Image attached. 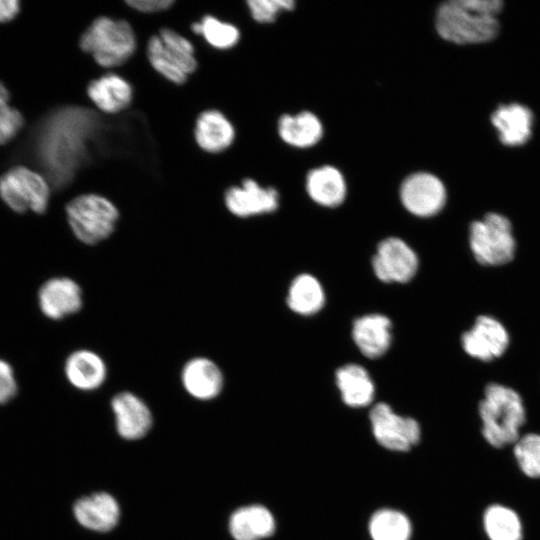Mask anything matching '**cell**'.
<instances>
[{
    "label": "cell",
    "instance_id": "1",
    "mask_svg": "<svg viewBox=\"0 0 540 540\" xmlns=\"http://www.w3.org/2000/svg\"><path fill=\"white\" fill-rule=\"evenodd\" d=\"M500 0H450L436 12L435 27L444 40L456 44L484 43L498 33Z\"/></svg>",
    "mask_w": 540,
    "mask_h": 540
},
{
    "label": "cell",
    "instance_id": "2",
    "mask_svg": "<svg viewBox=\"0 0 540 540\" xmlns=\"http://www.w3.org/2000/svg\"><path fill=\"white\" fill-rule=\"evenodd\" d=\"M482 435L495 448H503L519 439L525 422V408L520 395L513 389L491 383L479 404Z\"/></svg>",
    "mask_w": 540,
    "mask_h": 540
},
{
    "label": "cell",
    "instance_id": "3",
    "mask_svg": "<svg viewBox=\"0 0 540 540\" xmlns=\"http://www.w3.org/2000/svg\"><path fill=\"white\" fill-rule=\"evenodd\" d=\"M79 45L84 52L92 55L98 65L113 68L132 57L137 41L133 28L126 20L100 16L83 32Z\"/></svg>",
    "mask_w": 540,
    "mask_h": 540
},
{
    "label": "cell",
    "instance_id": "4",
    "mask_svg": "<svg viewBox=\"0 0 540 540\" xmlns=\"http://www.w3.org/2000/svg\"><path fill=\"white\" fill-rule=\"evenodd\" d=\"M66 213L73 234L86 245H96L109 238L119 219L117 207L94 193L73 198L66 206Z\"/></svg>",
    "mask_w": 540,
    "mask_h": 540
},
{
    "label": "cell",
    "instance_id": "5",
    "mask_svg": "<svg viewBox=\"0 0 540 540\" xmlns=\"http://www.w3.org/2000/svg\"><path fill=\"white\" fill-rule=\"evenodd\" d=\"M470 246L477 261L483 265H503L514 257L515 240L509 220L489 213L470 226Z\"/></svg>",
    "mask_w": 540,
    "mask_h": 540
},
{
    "label": "cell",
    "instance_id": "6",
    "mask_svg": "<svg viewBox=\"0 0 540 540\" xmlns=\"http://www.w3.org/2000/svg\"><path fill=\"white\" fill-rule=\"evenodd\" d=\"M49 194L45 179L26 167H15L0 177V196L16 212L44 213Z\"/></svg>",
    "mask_w": 540,
    "mask_h": 540
},
{
    "label": "cell",
    "instance_id": "7",
    "mask_svg": "<svg viewBox=\"0 0 540 540\" xmlns=\"http://www.w3.org/2000/svg\"><path fill=\"white\" fill-rule=\"evenodd\" d=\"M370 421L375 439L389 450L407 451L420 439L418 422L394 413L386 403H378L371 409Z\"/></svg>",
    "mask_w": 540,
    "mask_h": 540
},
{
    "label": "cell",
    "instance_id": "8",
    "mask_svg": "<svg viewBox=\"0 0 540 540\" xmlns=\"http://www.w3.org/2000/svg\"><path fill=\"white\" fill-rule=\"evenodd\" d=\"M399 195L404 208L419 217L437 214L446 201L444 184L428 172L408 175L401 183Z\"/></svg>",
    "mask_w": 540,
    "mask_h": 540
},
{
    "label": "cell",
    "instance_id": "9",
    "mask_svg": "<svg viewBox=\"0 0 540 540\" xmlns=\"http://www.w3.org/2000/svg\"><path fill=\"white\" fill-rule=\"evenodd\" d=\"M372 267L379 280L404 283L416 274L418 258L405 241L389 237L379 243Z\"/></svg>",
    "mask_w": 540,
    "mask_h": 540
},
{
    "label": "cell",
    "instance_id": "10",
    "mask_svg": "<svg viewBox=\"0 0 540 540\" xmlns=\"http://www.w3.org/2000/svg\"><path fill=\"white\" fill-rule=\"evenodd\" d=\"M224 203L231 214L246 218L275 211L279 194L273 187H262L254 179L246 178L241 185L225 191Z\"/></svg>",
    "mask_w": 540,
    "mask_h": 540
},
{
    "label": "cell",
    "instance_id": "11",
    "mask_svg": "<svg viewBox=\"0 0 540 540\" xmlns=\"http://www.w3.org/2000/svg\"><path fill=\"white\" fill-rule=\"evenodd\" d=\"M38 302L46 317L61 320L80 311L83 306L82 290L71 278H51L41 286Z\"/></svg>",
    "mask_w": 540,
    "mask_h": 540
},
{
    "label": "cell",
    "instance_id": "12",
    "mask_svg": "<svg viewBox=\"0 0 540 540\" xmlns=\"http://www.w3.org/2000/svg\"><path fill=\"white\" fill-rule=\"evenodd\" d=\"M508 342L509 337L505 328L488 316L478 317L472 329L462 336V345L466 353L483 361L501 356Z\"/></svg>",
    "mask_w": 540,
    "mask_h": 540
},
{
    "label": "cell",
    "instance_id": "13",
    "mask_svg": "<svg viewBox=\"0 0 540 540\" xmlns=\"http://www.w3.org/2000/svg\"><path fill=\"white\" fill-rule=\"evenodd\" d=\"M111 408L121 437L136 440L145 436L151 428V411L135 394L128 391L116 394L111 400Z\"/></svg>",
    "mask_w": 540,
    "mask_h": 540
},
{
    "label": "cell",
    "instance_id": "14",
    "mask_svg": "<svg viewBox=\"0 0 540 540\" xmlns=\"http://www.w3.org/2000/svg\"><path fill=\"white\" fill-rule=\"evenodd\" d=\"M181 382L186 392L198 400H212L222 391L223 373L220 367L206 357L188 360L181 371Z\"/></svg>",
    "mask_w": 540,
    "mask_h": 540
},
{
    "label": "cell",
    "instance_id": "15",
    "mask_svg": "<svg viewBox=\"0 0 540 540\" xmlns=\"http://www.w3.org/2000/svg\"><path fill=\"white\" fill-rule=\"evenodd\" d=\"M73 512L83 527L97 532L113 529L120 516L116 499L104 492L82 497L74 504Z\"/></svg>",
    "mask_w": 540,
    "mask_h": 540
},
{
    "label": "cell",
    "instance_id": "16",
    "mask_svg": "<svg viewBox=\"0 0 540 540\" xmlns=\"http://www.w3.org/2000/svg\"><path fill=\"white\" fill-rule=\"evenodd\" d=\"M87 95L94 105L108 114L126 109L133 99V88L122 76L107 73L90 81Z\"/></svg>",
    "mask_w": 540,
    "mask_h": 540
},
{
    "label": "cell",
    "instance_id": "17",
    "mask_svg": "<svg viewBox=\"0 0 540 540\" xmlns=\"http://www.w3.org/2000/svg\"><path fill=\"white\" fill-rule=\"evenodd\" d=\"M65 375L72 386L82 391H93L107 378V365L96 352L80 349L71 353L64 366Z\"/></svg>",
    "mask_w": 540,
    "mask_h": 540
},
{
    "label": "cell",
    "instance_id": "18",
    "mask_svg": "<svg viewBox=\"0 0 540 540\" xmlns=\"http://www.w3.org/2000/svg\"><path fill=\"white\" fill-rule=\"evenodd\" d=\"M391 321L381 314L357 318L352 327V337L361 353L368 358L382 356L391 344Z\"/></svg>",
    "mask_w": 540,
    "mask_h": 540
},
{
    "label": "cell",
    "instance_id": "19",
    "mask_svg": "<svg viewBox=\"0 0 540 540\" xmlns=\"http://www.w3.org/2000/svg\"><path fill=\"white\" fill-rule=\"evenodd\" d=\"M194 137L197 145L208 153L226 150L235 139V129L230 120L219 110L201 112L196 119Z\"/></svg>",
    "mask_w": 540,
    "mask_h": 540
},
{
    "label": "cell",
    "instance_id": "20",
    "mask_svg": "<svg viewBox=\"0 0 540 540\" xmlns=\"http://www.w3.org/2000/svg\"><path fill=\"white\" fill-rule=\"evenodd\" d=\"M305 186L307 194L315 203L329 208L342 204L347 194L344 175L331 165L310 170L306 176Z\"/></svg>",
    "mask_w": 540,
    "mask_h": 540
},
{
    "label": "cell",
    "instance_id": "21",
    "mask_svg": "<svg viewBox=\"0 0 540 540\" xmlns=\"http://www.w3.org/2000/svg\"><path fill=\"white\" fill-rule=\"evenodd\" d=\"M491 121L505 145H522L531 136L532 113L523 105L517 103L501 105L493 112Z\"/></svg>",
    "mask_w": 540,
    "mask_h": 540
},
{
    "label": "cell",
    "instance_id": "22",
    "mask_svg": "<svg viewBox=\"0 0 540 540\" xmlns=\"http://www.w3.org/2000/svg\"><path fill=\"white\" fill-rule=\"evenodd\" d=\"M275 519L262 505H249L234 511L229 520V531L235 540H261L275 531Z\"/></svg>",
    "mask_w": 540,
    "mask_h": 540
},
{
    "label": "cell",
    "instance_id": "23",
    "mask_svg": "<svg viewBox=\"0 0 540 540\" xmlns=\"http://www.w3.org/2000/svg\"><path fill=\"white\" fill-rule=\"evenodd\" d=\"M279 137L288 145L296 148H308L316 145L323 137V124L310 111L295 115L283 114L277 123Z\"/></svg>",
    "mask_w": 540,
    "mask_h": 540
},
{
    "label": "cell",
    "instance_id": "24",
    "mask_svg": "<svg viewBox=\"0 0 540 540\" xmlns=\"http://www.w3.org/2000/svg\"><path fill=\"white\" fill-rule=\"evenodd\" d=\"M336 384L342 400L351 407L369 405L374 397V383L365 368L348 364L336 372Z\"/></svg>",
    "mask_w": 540,
    "mask_h": 540
},
{
    "label": "cell",
    "instance_id": "25",
    "mask_svg": "<svg viewBox=\"0 0 540 540\" xmlns=\"http://www.w3.org/2000/svg\"><path fill=\"white\" fill-rule=\"evenodd\" d=\"M325 294L320 282L310 274L293 279L287 295V304L300 315L317 313L324 305Z\"/></svg>",
    "mask_w": 540,
    "mask_h": 540
},
{
    "label": "cell",
    "instance_id": "26",
    "mask_svg": "<svg viewBox=\"0 0 540 540\" xmlns=\"http://www.w3.org/2000/svg\"><path fill=\"white\" fill-rule=\"evenodd\" d=\"M483 526L489 540H522L523 526L518 514L511 508L490 505L483 515Z\"/></svg>",
    "mask_w": 540,
    "mask_h": 540
},
{
    "label": "cell",
    "instance_id": "27",
    "mask_svg": "<svg viewBox=\"0 0 540 540\" xmlns=\"http://www.w3.org/2000/svg\"><path fill=\"white\" fill-rule=\"evenodd\" d=\"M158 36L166 58L187 76L192 74L197 68L193 44L171 28H162Z\"/></svg>",
    "mask_w": 540,
    "mask_h": 540
},
{
    "label": "cell",
    "instance_id": "28",
    "mask_svg": "<svg viewBox=\"0 0 540 540\" xmlns=\"http://www.w3.org/2000/svg\"><path fill=\"white\" fill-rule=\"evenodd\" d=\"M369 532L373 540H409L412 527L403 513L392 509H382L371 517Z\"/></svg>",
    "mask_w": 540,
    "mask_h": 540
},
{
    "label": "cell",
    "instance_id": "29",
    "mask_svg": "<svg viewBox=\"0 0 540 540\" xmlns=\"http://www.w3.org/2000/svg\"><path fill=\"white\" fill-rule=\"evenodd\" d=\"M192 32L201 35L212 47L220 50L234 47L240 39L239 29L213 15H205L191 25Z\"/></svg>",
    "mask_w": 540,
    "mask_h": 540
},
{
    "label": "cell",
    "instance_id": "30",
    "mask_svg": "<svg viewBox=\"0 0 540 540\" xmlns=\"http://www.w3.org/2000/svg\"><path fill=\"white\" fill-rule=\"evenodd\" d=\"M514 444V456L521 471L530 478H540V435L526 434Z\"/></svg>",
    "mask_w": 540,
    "mask_h": 540
},
{
    "label": "cell",
    "instance_id": "31",
    "mask_svg": "<svg viewBox=\"0 0 540 540\" xmlns=\"http://www.w3.org/2000/svg\"><path fill=\"white\" fill-rule=\"evenodd\" d=\"M147 58L153 69L171 83L182 85L187 81L188 76L163 54L158 35H154L148 40Z\"/></svg>",
    "mask_w": 540,
    "mask_h": 540
},
{
    "label": "cell",
    "instance_id": "32",
    "mask_svg": "<svg viewBox=\"0 0 540 540\" xmlns=\"http://www.w3.org/2000/svg\"><path fill=\"white\" fill-rule=\"evenodd\" d=\"M9 93L0 82V145L11 140L23 125L21 113L8 105Z\"/></svg>",
    "mask_w": 540,
    "mask_h": 540
},
{
    "label": "cell",
    "instance_id": "33",
    "mask_svg": "<svg viewBox=\"0 0 540 540\" xmlns=\"http://www.w3.org/2000/svg\"><path fill=\"white\" fill-rule=\"evenodd\" d=\"M246 4L251 17L258 23L274 22L281 12L295 7L293 0H249Z\"/></svg>",
    "mask_w": 540,
    "mask_h": 540
},
{
    "label": "cell",
    "instance_id": "34",
    "mask_svg": "<svg viewBox=\"0 0 540 540\" xmlns=\"http://www.w3.org/2000/svg\"><path fill=\"white\" fill-rule=\"evenodd\" d=\"M17 392V383L10 364L0 359V404L11 400Z\"/></svg>",
    "mask_w": 540,
    "mask_h": 540
},
{
    "label": "cell",
    "instance_id": "35",
    "mask_svg": "<svg viewBox=\"0 0 540 540\" xmlns=\"http://www.w3.org/2000/svg\"><path fill=\"white\" fill-rule=\"evenodd\" d=\"M126 4L141 13H157L169 9L173 0H127Z\"/></svg>",
    "mask_w": 540,
    "mask_h": 540
},
{
    "label": "cell",
    "instance_id": "36",
    "mask_svg": "<svg viewBox=\"0 0 540 540\" xmlns=\"http://www.w3.org/2000/svg\"><path fill=\"white\" fill-rule=\"evenodd\" d=\"M17 0H0V22L13 19L19 12Z\"/></svg>",
    "mask_w": 540,
    "mask_h": 540
}]
</instances>
